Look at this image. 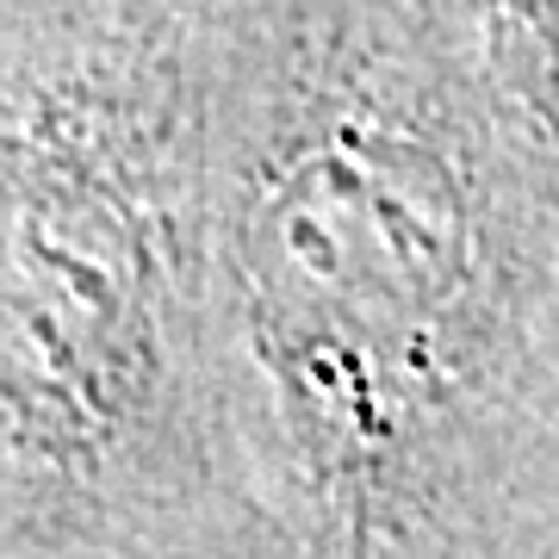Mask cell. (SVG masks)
Masks as SVG:
<instances>
[{"mask_svg": "<svg viewBox=\"0 0 559 559\" xmlns=\"http://www.w3.org/2000/svg\"><path fill=\"white\" fill-rule=\"evenodd\" d=\"M242 274L323 479L367 503L417 436L466 293V205L417 131L330 119L267 168Z\"/></svg>", "mask_w": 559, "mask_h": 559, "instance_id": "6da1fadb", "label": "cell"}, {"mask_svg": "<svg viewBox=\"0 0 559 559\" xmlns=\"http://www.w3.org/2000/svg\"><path fill=\"white\" fill-rule=\"evenodd\" d=\"M150 218L112 162L0 143V423L44 454L119 436L150 373Z\"/></svg>", "mask_w": 559, "mask_h": 559, "instance_id": "7a4b0ae2", "label": "cell"}]
</instances>
